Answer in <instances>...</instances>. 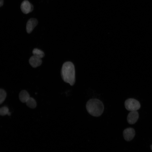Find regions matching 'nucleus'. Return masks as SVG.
Masks as SVG:
<instances>
[{"instance_id":"1","label":"nucleus","mask_w":152,"mask_h":152,"mask_svg":"<svg viewBox=\"0 0 152 152\" xmlns=\"http://www.w3.org/2000/svg\"><path fill=\"white\" fill-rule=\"evenodd\" d=\"M62 78L65 82L73 86L75 82V72L73 63L68 61L63 64L61 70Z\"/></svg>"},{"instance_id":"2","label":"nucleus","mask_w":152,"mask_h":152,"mask_svg":"<svg viewBox=\"0 0 152 152\" xmlns=\"http://www.w3.org/2000/svg\"><path fill=\"white\" fill-rule=\"evenodd\" d=\"M86 107L87 111L92 116L99 117L103 113L104 110V105L98 99H91L87 102Z\"/></svg>"},{"instance_id":"3","label":"nucleus","mask_w":152,"mask_h":152,"mask_svg":"<svg viewBox=\"0 0 152 152\" xmlns=\"http://www.w3.org/2000/svg\"><path fill=\"white\" fill-rule=\"evenodd\" d=\"M125 105L126 110L131 112L136 111L141 107V105L139 101L133 98H130L126 100Z\"/></svg>"},{"instance_id":"4","label":"nucleus","mask_w":152,"mask_h":152,"mask_svg":"<svg viewBox=\"0 0 152 152\" xmlns=\"http://www.w3.org/2000/svg\"><path fill=\"white\" fill-rule=\"evenodd\" d=\"M135 134L134 130L131 128L125 129L123 132V136L125 140L129 141L132 140L135 137Z\"/></svg>"},{"instance_id":"5","label":"nucleus","mask_w":152,"mask_h":152,"mask_svg":"<svg viewBox=\"0 0 152 152\" xmlns=\"http://www.w3.org/2000/svg\"><path fill=\"white\" fill-rule=\"evenodd\" d=\"M21 8L23 13L28 14L32 11L34 8L32 4L28 1L25 0L21 4Z\"/></svg>"},{"instance_id":"6","label":"nucleus","mask_w":152,"mask_h":152,"mask_svg":"<svg viewBox=\"0 0 152 152\" xmlns=\"http://www.w3.org/2000/svg\"><path fill=\"white\" fill-rule=\"evenodd\" d=\"M139 117V113L137 111H131L128 114L127 117V121L130 124H134L136 123Z\"/></svg>"},{"instance_id":"7","label":"nucleus","mask_w":152,"mask_h":152,"mask_svg":"<svg viewBox=\"0 0 152 152\" xmlns=\"http://www.w3.org/2000/svg\"><path fill=\"white\" fill-rule=\"evenodd\" d=\"M37 23V21L36 19L33 18L30 19L27 24L26 30L28 34L31 33Z\"/></svg>"},{"instance_id":"8","label":"nucleus","mask_w":152,"mask_h":152,"mask_svg":"<svg viewBox=\"0 0 152 152\" xmlns=\"http://www.w3.org/2000/svg\"><path fill=\"white\" fill-rule=\"evenodd\" d=\"M29 63L32 67L35 68L41 65L42 60L41 58L33 55L29 59Z\"/></svg>"},{"instance_id":"9","label":"nucleus","mask_w":152,"mask_h":152,"mask_svg":"<svg viewBox=\"0 0 152 152\" xmlns=\"http://www.w3.org/2000/svg\"><path fill=\"white\" fill-rule=\"evenodd\" d=\"M30 98L29 94L26 91L23 90L20 93L19 98L21 102L23 103H26Z\"/></svg>"},{"instance_id":"10","label":"nucleus","mask_w":152,"mask_h":152,"mask_svg":"<svg viewBox=\"0 0 152 152\" xmlns=\"http://www.w3.org/2000/svg\"><path fill=\"white\" fill-rule=\"evenodd\" d=\"M27 106L31 108H34L36 107L37 103L35 100L30 97L26 102Z\"/></svg>"},{"instance_id":"11","label":"nucleus","mask_w":152,"mask_h":152,"mask_svg":"<svg viewBox=\"0 0 152 152\" xmlns=\"http://www.w3.org/2000/svg\"><path fill=\"white\" fill-rule=\"evenodd\" d=\"M32 53L34 56H35L41 59L43 58L45 56L44 53L42 50L36 48L33 50Z\"/></svg>"},{"instance_id":"12","label":"nucleus","mask_w":152,"mask_h":152,"mask_svg":"<svg viewBox=\"0 0 152 152\" xmlns=\"http://www.w3.org/2000/svg\"><path fill=\"white\" fill-rule=\"evenodd\" d=\"M6 96L5 91L2 89H0V104H2L5 100Z\"/></svg>"},{"instance_id":"13","label":"nucleus","mask_w":152,"mask_h":152,"mask_svg":"<svg viewBox=\"0 0 152 152\" xmlns=\"http://www.w3.org/2000/svg\"><path fill=\"white\" fill-rule=\"evenodd\" d=\"M9 110L7 107H3L0 108V115L4 116L9 113Z\"/></svg>"},{"instance_id":"14","label":"nucleus","mask_w":152,"mask_h":152,"mask_svg":"<svg viewBox=\"0 0 152 152\" xmlns=\"http://www.w3.org/2000/svg\"><path fill=\"white\" fill-rule=\"evenodd\" d=\"M3 0H0V7H2L3 5Z\"/></svg>"},{"instance_id":"15","label":"nucleus","mask_w":152,"mask_h":152,"mask_svg":"<svg viewBox=\"0 0 152 152\" xmlns=\"http://www.w3.org/2000/svg\"><path fill=\"white\" fill-rule=\"evenodd\" d=\"M151 149L152 151V145H151L150 146Z\"/></svg>"}]
</instances>
